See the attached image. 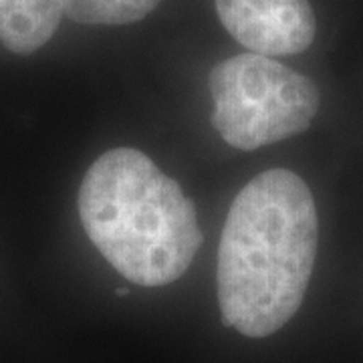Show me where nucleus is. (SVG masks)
Wrapping results in <instances>:
<instances>
[{"instance_id": "nucleus-6", "label": "nucleus", "mask_w": 363, "mask_h": 363, "mask_svg": "<svg viewBox=\"0 0 363 363\" xmlns=\"http://www.w3.org/2000/svg\"><path fill=\"white\" fill-rule=\"evenodd\" d=\"M157 4L160 0H63V11L81 25H131Z\"/></svg>"}, {"instance_id": "nucleus-5", "label": "nucleus", "mask_w": 363, "mask_h": 363, "mask_svg": "<svg viewBox=\"0 0 363 363\" xmlns=\"http://www.w3.org/2000/svg\"><path fill=\"white\" fill-rule=\"evenodd\" d=\"M63 14V0H0V43L16 55L39 51Z\"/></svg>"}, {"instance_id": "nucleus-7", "label": "nucleus", "mask_w": 363, "mask_h": 363, "mask_svg": "<svg viewBox=\"0 0 363 363\" xmlns=\"http://www.w3.org/2000/svg\"><path fill=\"white\" fill-rule=\"evenodd\" d=\"M116 295L117 297H128V295H130V291H128V289H117Z\"/></svg>"}, {"instance_id": "nucleus-4", "label": "nucleus", "mask_w": 363, "mask_h": 363, "mask_svg": "<svg viewBox=\"0 0 363 363\" xmlns=\"http://www.w3.org/2000/svg\"><path fill=\"white\" fill-rule=\"evenodd\" d=\"M222 26L248 52L285 57L307 51L317 21L309 0H214Z\"/></svg>"}, {"instance_id": "nucleus-3", "label": "nucleus", "mask_w": 363, "mask_h": 363, "mask_svg": "<svg viewBox=\"0 0 363 363\" xmlns=\"http://www.w3.org/2000/svg\"><path fill=\"white\" fill-rule=\"evenodd\" d=\"M208 83L214 128L228 145L245 152L305 131L321 104L311 79L257 52L218 63Z\"/></svg>"}, {"instance_id": "nucleus-1", "label": "nucleus", "mask_w": 363, "mask_h": 363, "mask_svg": "<svg viewBox=\"0 0 363 363\" xmlns=\"http://www.w3.org/2000/svg\"><path fill=\"white\" fill-rule=\"evenodd\" d=\"M319 220L311 190L291 169H269L234 198L218 247L222 323L267 337L298 311L311 281Z\"/></svg>"}, {"instance_id": "nucleus-2", "label": "nucleus", "mask_w": 363, "mask_h": 363, "mask_svg": "<svg viewBox=\"0 0 363 363\" xmlns=\"http://www.w3.org/2000/svg\"><path fill=\"white\" fill-rule=\"evenodd\" d=\"M79 216L105 260L140 286L180 279L202 245L192 200L133 147L93 162L79 188Z\"/></svg>"}]
</instances>
